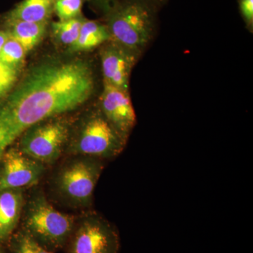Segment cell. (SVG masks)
Returning <instances> with one entry per match:
<instances>
[{
	"mask_svg": "<svg viewBox=\"0 0 253 253\" xmlns=\"http://www.w3.org/2000/svg\"><path fill=\"white\" fill-rule=\"evenodd\" d=\"M11 248L12 253H54L38 244L23 230L15 235Z\"/></svg>",
	"mask_w": 253,
	"mask_h": 253,
	"instance_id": "cell-17",
	"label": "cell"
},
{
	"mask_svg": "<svg viewBox=\"0 0 253 253\" xmlns=\"http://www.w3.org/2000/svg\"><path fill=\"white\" fill-rule=\"evenodd\" d=\"M68 136L69 126L66 121L50 118L23 133L19 150L38 162L50 164L61 156Z\"/></svg>",
	"mask_w": 253,
	"mask_h": 253,
	"instance_id": "cell-7",
	"label": "cell"
},
{
	"mask_svg": "<svg viewBox=\"0 0 253 253\" xmlns=\"http://www.w3.org/2000/svg\"><path fill=\"white\" fill-rule=\"evenodd\" d=\"M239 9L250 31L253 28V0H239Z\"/></svg>",
	"mask_w": 253,
	"mask_h": 253,
	"instance_id": "cell-20",
	"label": "cell"
},
{
	"mask_svg": "<svg viewBox=\"0 0 253 253\" xmlns=\"http://www.w3.org/2000/svg\"><path fill=\"white\" fill-rule=\"evenodd\" d=\"M83 0H55L54 12L59 21L81 17Z\"/></svg>",
	"mask_w": 253,
	"mask_h": 253,
	"instance_id": "cell-18",
	"label": "cell"
},
{
	"mask_svg": "<svg viewBox=\"0 0 253 253\" xmlns=\"http://www.w3.org/2000/svg\"><path fill=\"white\" fill-rule=\"evenodd\" d=\"M99 111L115 129L127 141L136 123L129 91L104 83Z\"/></svg>",
	"mask_w": 253,
	"mask_h": 253,
	"instance_id": "cell-9",
	"label": "cell"
},
{
	"mask_svg": "<svg viewBox=\"0 0 253 253\" xmlns=\"http://www.w3.org/2000/svg\"><path fill=\"white\" fill-rule=\"evenodd\" d=\"M84 19L81 16L68 21L51 23L53 36L61 44L72 46L78 40Z\"/></svg>",
	"mask_w": 253,
	"mask_h": 253,
	"instance_id": "cell-15",
	"label": "cell"
},
{
	"mask_svg": "<svg viewBox=\"0 0 253 253\" xmlns=\"http://www.w3.org/2000/svg\"><path fill=\"white\" fill-rule=\"evenodd\" d=\"M66 247L68 253H118L119 235L109 221L91 212L76 221Z\"/></svg>",
	"mask_w": 253,
	"mask_h": 253,
	"instance_id": "cell-6",
	"label": "cell"
},
{
	"mask_svg": "<svg viewBox=\"0 0 253 253\" xmlns=\"http://www.w3.org/2000/svg\"><path fill=\"white\" fill-rule=\"evenodd\" d=\"M157 9L151 0H116L104 13L111 41L142 54L154 38Z\"/></svg>",
	"mask_w": 253,
	"mask_h": 253,
	"instance_id": "cell-2",
	"label": "cell"
},
{
	"mask_svg": "<svg viewBox=\"0 0 253 253\" xmlns=\"http://www.w3.org/2000/svg\"><path fill=\"white\" fill-rule=\"evenodd\" d=\"M94 87L90 66L82 60L33 68L0 106V160L29 128L77 109Z\"/></svg>",
	"mask_w": 253,
	"mask_h": 253,
	"instance_id": "cell-1",
	"label": "cell"
},
{
	"mask_svg": "<svg viewBox=\"0 0 253 253\" xmlns=\"http://www.w3.org/2000/svg\"><path fill=\"white\" fill-rule=\"evenodd\" d=\"M1 159L3 166L0 173V191L22 189L34 185L44 171V164L26 156L19 149H8Z\"/></svg>",
	"mask_w": 253,
	"mask_h": 253,
	"instance_id": "cell-8",
	"label": "cell"
},
{
	"mask_svg": "<svg viewBox=\"0 0 253 253\" xmlns=\"http://www.w3.org/2000/svg\"><path fill=\"white\" fill-rule=\"evenodd\" d=\"M26 54L21 44L9 35V39L0 51V62L18 73L22 68Z\"/></svg>",
	"mask_w": 253,
	"mask_h": 253,
	"instance_id": "cell-16",
	"label": "cell"
},
{
	"mask_svg": "<svg viewBox=\"0 0 253 253\" xmlns=\"http://www.w3.org/2000/svg\"><path fill=\"white\" fill-rule=\"evenodd\" d=\"M23 207L22 189L0 191V241H6L12 235Z\"/></svg>",
	"mask_w": 253,
	"mask_h": 253,
	"instance_id": "cell-11",
	"label": "cell"
},
{
	"mask_svg": "<svg viewBox=\"0 0 253 253\" xmlns=\"http://www.w3.org/2000/svg\"><path fill=\"white\" fill-rule=\"evenodd\" d=\"M55 0H22L5 16L6 22L48 23L54 13Z\"/></svg>",
	"mask_w": 253,
	"mask_h": 253,
	"instance_id": "cell-12",
	"label": "cell"
},
{
	"mask_svg": "<svg viewBox=\"0 0 253 253\" xmlns=\"http://www.w3.org/2000/svg\"><path fill=\"white\" fill-rule=\"evenodd\" d=\"M74 218L55 209L42 194L34 195L26 206L23 231L50 251L66 247L74 229Z\"/></svg>",
	"mask_w": 253,
	"mask_h": 253,
	"instance_id": "cell-3",
	"label": "cell"
},
{
	"mask_svg": "<svg viewBox=\"0 0 253 253\" xmlns=\"http://www.w3.org/2000/svg\"><path fill=\"white\" fill-rule=\"evenodd\" d=\"M0 253H2V252H1V250L0 249Z\"/></svg>",
	"mask_w": 253,
	"mask_h": 253,
	"instance_id": "cell-24",
	"label": "cell"
},
{
	"mask_svg": "<svg viewBox=\"0 0 253 253\" xmlns=\"http://www.w3.org/2000/svg\"><path fill=\"white\" fill-rule=\"evenodd\" d=\"M111 40L106 24L84 18L78 40L72 46H70V50L74 52L88 51L106 44Z\"/></svg>",
	"mask_w": 253,
	"mask_h": 253,
	"instance_id": "cell-13",
	"label": "cell"
},
{
	"mask_svg": "<svg viewBox=\"0 0 253 253\" xmlns=\"http://www.w3.org/2000/svg\"><path fill=\"white\" fill-rule=\"evenodd\" d=\"M153 3L158 8L161 7V6L166 4L168 0H151Z\"/></svg>",
	"mask_w": 253,
	"mask_h": 253,
	"instance_id": "cell-23",
	"label": "cell"
},
{
	"mask_svg": "<svg viewBox=\"0 0 253 253\" xmlns=\"http://www.w3.org/2000/svg\"><path fill=\"white\" fill-rule=\"evenodd\" d=\"M95 7L105 13L116 0H90Z\"/></svg>",
	"mask_w": 253,
	"mask_h": 253,
	"instance_id": "cell-21",
	"label": "cell"
},
{
	"mask_svg": "<svg viewBox=\"0 0 253 253\" xmlns=\"http://www.w3.org/2000/svg\"><path fill=\"white\" fill-rule=\"evenodd\" d=\"M126 141L99 109L82 123L70 144L69 151L77 156H90L104 161L121 154Z\"/></svg>",
	"mask_w": 253,
	"mask_h": 253,
	"instance_id": "cell-5",
	"label": "cell"
},
{
	"mask_svg": "<svg viewBox=\"0 0 253 253\" xmlns=\"http://www.w3.org/2000/svg\"><path fill=\"white\" fill-rule=\"evenodd\" d=\"M9 38V33L8 31H0V51L2 49L3 46L4 45L6 42Z\"/></svg>",
	"mask_w": 253,
	"mask_h": 253,
	"instance_id": "cell-22",
	"label": "cell"
},
{
	"mask_svg": "<svg viewBox=\"0 0 253 253\" xmlns=\"http://www.w3.org/2000/svg\"><path fill=\"white\" fill-rule=\"evenodd\" d=\"M10 36L18 42L26 53L29 52L40 44L43 39L48 23L11 21L6 22Z\"/></svg>",
	"mask_w": 253,
	"mask_h": 253,
	"instance_id": "cell-14",
	"label": "cell"
},
{
	"mask_svg": "<svg viewBox=\"0 0 253 253\" xmlns=\"http://www.w3.org/2000/svg\"><path fill=\"white\" fill-rule=\"evenodd\" d=\"M17 78V72L0 62V96L9 91Z\"/></svg>",
	"mask_w": 253,
	"mask_h": 253,
	"instance_id": "cell-19",
	"label": "cell"
},
{
	"mask_svg": "<svg viewBox=\"0 0 253 253\" xmlns=\"http://www.w3.org/2000/svg\"><path fill=\"white\" fill-rule=\"evenodd\" d=\"M101 51L104 83L129 91V78L140 54L110 41Z\"/></svg>",
	"mask_w": 253,
	"mask_h": 253,
	"instance_id": "cell-10",
	"label": "cell"
},
{
	"mask_svg": "<svg viewBox=\"0 0 253 253\" xmlns=\"http://www.w3.org/2000/svg\"><path fill=\"white\" fill-rule=\"evenodd\" d=\"M104 161L100 158L81 156L66 163L55 180L60 196L73 206H90L95 187L104 168Z\"/></svg>",
	"mask_w": 253,
	"mask_h": 253,
	"instance_id": "cell-4",
	"label": "cell"
}]
</instances>
